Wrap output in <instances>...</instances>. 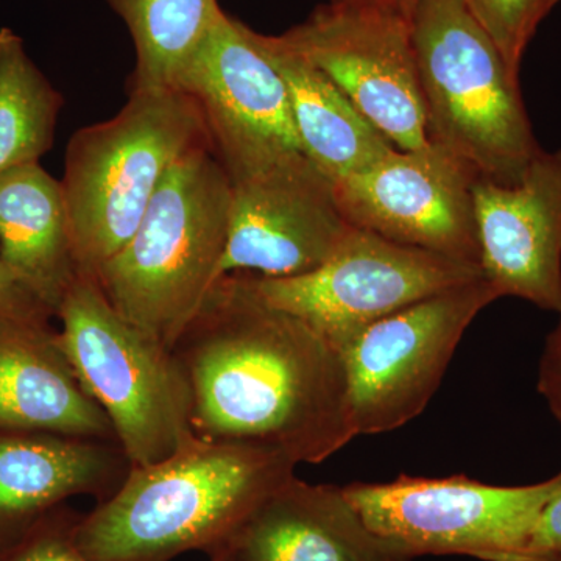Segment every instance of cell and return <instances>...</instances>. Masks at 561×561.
<instances>
[{
	"instance_id": "6da1fadb",
	"label": "cell",
	"mask_w": 561,
	"mask_h": 561,
	"mask_svg": "<svg viewBox=\"0 0 561 561\" xmlns=\"http://www.w3.org/2000/svg\"><path fill=\"white\" fill-rule=\"evenodd\" d=\"M201 440L251 446L319 465L357 437L341 350L272 305L256 275L214 284L172 348Z\"/></svg>"
},
{
	"instance_id": "7a4b0ae2",
	"label": "cell",
	"mask_w": 561,
	"mask_h": 561,
	"mask_svg": "<svg viewBox=\"0 0 561 561\" xmlns=\"http://www.w3.org/2000/svg\"><path fill=\"white\" fill-rule=\"evenodd\" d=\"M295 470L278 454L197 438L158 463L131 467L119 489L81 513L76 541L90 561L209 559Z\"/></svg>"
},
{
	"instance_id": "3957f363",
	"label": "cell",
	"mask_w": 561,
	"mask_h": 561,
	"mask_svg": "<svg viewBox=\"0 0 561 561\" xmlns=\"http://www.w3.org/2000/svg\"><path fill=\"white\" fill-rule=\"evenodd\" d=\"M231 180L209 142L171 169L138 230L92 278L135 327L172 348L220 276Z\"/></svg>"
},
{
	"instance_id": "277c9868",
	"label": "cell",
	"mask_w": 561,
	"mask_h": 561,
	"mask_svg": "<svg viewBox=\"0 0 561 561\" xmlns=\"http://www.w3.org/2000/svg\"><path fill=\"white\" fill-rule=\"evenodd\" d=\"M128 94L116 116L73 133L66 150L61 186L84 275L124 249L173 165L209 142L201 110L183 91Z\"/></svg>"
},
{
	"instance_id": "5b68a950",
	"label": "cell",
	"mask_w": 561,
	"mask_h": 561,
	"mask_svg": "<svg viewBox=\"0 0 561 561\" xmlns=\"http://www.w3.org/2000/svg\"><path fill=\"white\" fill-rule=\"evenodd\" d=\"M411 32L431 142L468 162L479 179L515 183L542 150L519 72L465 0H416Z\"/></svg>"
},
{
	"instance_id": "8992f818",
	"label": "cell",
	"mask_w": 561,
	"mask_h": 561,
	"mask_svg": "<svg viewBox=\"0 0 561 561\" xmlns=\"http://www.w3.org/2000/svg\"><path fill=\"white\" fill-rule=\"evenodd\" d=\"M55 317L73 371L108 416L131 467L158 463L197 440L175 354L122 317L92 276H77Z\"/></svg>"
},
{
	"instance_id": "52a82bcc",
	"label": "cell",
	"mask_w": 561,
	"mask_h": 561,
	"mask_svg": "<svg viewBox=\"0 0 561 561\" xmlns=\"http://www.w3.org/2000/svg\"><path fill=\"white\" fill-rule=\"evenodd\" d=\"M557 474L531 485L502 486L463 474L342 486L375 537L397 556H467L482 561H527L538 516Z\"/></svg>"
},
{
	"instance_id": "ba28073f",
	"label": "cell",
	"mask_w": 561,
	"mask_h": 561,
	"mask_svg": "<svg viewBox=\"0 0 561 561\" xmlns=\"http://www.w3.org/2000/svg\"><path fill=\"white\" fill-rule=\"evenodd\" d=\"M479 278L375 321L342 350L359 435L398 430L430 404L472 321L500 300Z\"/></svg>"
},
{
	"instance_id": "9c48e42d",
	"label": "cell",
	"mask_w": 561,
	"mask_h": 561,
	"mask_svg": "<svg viewBox=\"0 0 561 561\" xmlns=\"http://www.w3.org/2000/svg\"><path fill=\"white\" fill-rule=\"evenodd\" d=\"M483 278L481 267L387 241L351 227L319 268L295 278H262L272 305L300 317L342 350L375 321L442 291Z\"/></svg>"
},
{
	"instance_id": "30bf717a",
	"label": "cell",
	"mask_w": 561,
	"mask_h": 561,
	"mask_svg": "<svg viewBox=\"0 0 561 561\" xmlns=\"http://www.w3.org/2000/svg\"><path fill=\"white\" fill-rule=\"evenodd\" d=\"M275 38L324 73L394 149L431 142L408 16L330 2Z\"/></svg>"
},
{
	"instance_id": "8fae6325",
	"label": "cell",
	"mask_w": 561,
	"mask_h": 561,
	"mask_svg": "<svg viewBox=\"0 0 561 561\" xmlns=\"http://www.w3.org/2000/svg\"><path fill=\"white\" fill-rule=\"evenodd\" d=\"M201 110L231 181L302 153L286 83L241 21L224 16L175 83Z\"/></svg>"
},
{
	"instance_id": "7c38bea8",
	"label": "cell",
	"mask_w": 561,
	"mask_h": 561,
	"mask_svg": "<svg viewBox=\"0 0 561 561\" xmlns=\"http://www.w3.org/2000/svg\"><path fill=\"white\" fill-rule=\"evenodd\" d=\"M478 179L468 162L430 142L391 149L365 171L337 181L335 192L351 227L481 267Z\"/></svg>"
},
{
	"instance_id": "4fadbf2b",
	"label": "cell",
	"mask_w": 561,
	"mask_h": 561,
	"mask_svg": "<svg viewBox=\"0 0 561 561\" xmlns=\"http://www.w3.org/2000/svg\"><path fill=\"white\" fill-rule=\"evenodd\" d=\"M351 225L335 183L305 153L231 181L230 236L221 272L295 278L330 260Z\"/></svg>"
},
{
	"instance_id": "5bb4252c",
	"label": "cell",
	"mask_w": 561,
	"mask_h": 561,
	"mask_svg": "<svg viewBox=\"0 0 561 561\" xmlns=\"http://www.w3.org/2000/svg\"><path fill=\"white\" fill-rule=\"evenodd\" d=\"M483 278L501 298L561 312V149L541 150L515 183L478 179Z\"/></svg>"
},
{
	"instance_id": "9a60e30c",
	"label": "cell",
	"mask_w": 561,
	"mask_h": 561,
	"mask_svg": "<svg viewBox=\"0 0 561 561\" xmlns=\"http://www.w3.org/2000/svg\"><path fill=\"white\" fill-rule=\"evenodd\" d=\"M131 470L116 440L0 431V546L70 497H110Z\"/></svg>"
},
{
	"instance_id": "2e32d148",
	"label": "cell",
	"mask_w": 561,
	"mask_h": 561,
	"mask_svg": "<svg viewBox=\"0 0 561 561\" xmlns=\"http://www.w3.org/2000/svg\"><path fill=\"white\" fill-rule=\"evenodd\" d=\"M365 526L342 486L291 476L209 557L214 561H398Z\"/></svg>"
},
{
	"instance_id": "e0dca14e",
	"label": "cell",
	"mask_w": 561,
	"mask_h": 561,
	"mask_svg": "<svg viewBox=\"0 0 561 561\" xmlns=\"http://www.w3.org/2000/svg\"><path fill=\"white\" fill-rule=\"evenodd\" d=\"M0 431L116 440L50 321L0 319Z\"/></svg>"
},
{
	"instance_id": "ac0fdd59",
	"label": "cell",
	"mask_w": 561,
	"mask_h": 561,
	"mask_svg": "<svg viewBox=\"0 0 561 561\" xmlns=\"http://www.w3.org/2000/svg\"><path fill=\"white\" fill-rule=\"evenodd\" d=\"M0 256L14 279L57 316L80 271L61 181L39 162L0 173Z\"/></svg>"
},
{
	"instance_id": "d6986e66",
	"label": "cell",
	"mask_w": 561,
	"mask_h": 561,
	"mask_svg": "<svg viewBox=\"0 0 561 561\" xmlns=\"http://www.w3.org/2000/svg\"><path fill=\"white\" fill-rule=\"evenodd\" d=\"M249 33L286 83L302 153L334 183L365 171L394 149L319 69L284 49L275 36L251 28Z\"/></svg>"
},
{
	"instance_id": "ffe728a7",
	"label": "cell",
	"mask_w": 561,
	"mask_h": 561,
	"mask_svg": "<svg viewBox=\"0 0 561 561\" xmlns=\"http://www.w3.org/2000/svg\"><path fill=\"white\" fill-rule=\"evenodd\" d=\"M135 46L128 91L161 90L176 80L224 16L217 0H106Z\"/></svg>"
},
{
	"instance_id": "44dd1931",
	"label": "cell",
	"mask_w": 561,
	"mask_h": 561,
	"mask_svg": "<svg viewBox=\"0 0 561 561\" xmlns=\"http://www.w3.org/2000/svg\"><path fill=\"white\" fill-rule=\"evenodd\" d=\"M65 105L25 50L24 39L0 28V173L39 162L54 146Z\"/></svg>"
},
{
	"instance_id": "7402d4cb",
	"label": "cell",
	"mask_w": 561,
	"mask_h": 561,
	"mask_svg": "<svg viewBox=\"0 0 561 561\" xmlns=\"http://www.w3.org/2000/svg\"><path fill=\"white\" fill-rule=\"evenodd\" d=\"M465 2L516 72H519L524 54L541 22L556 9L552 0H465Z\"/></svg>"
},
{
	"instance_id": "603a6c76",
	"label": "cell",
	"mask_w": 561,
	"mask_h": 561,
	"mask_svg": "<svg viewBox=\"0 0 561 561\" xmlns=\"http://www.w3.org/2000/svg\"><path fill=\"white\" fill-rule=\"evenodd\" d=\"M81 513L55 508L7 546L2 561H90L76 541Z\"/></svg>"
},
{
	"instance_id": "cb8c5ba5",
	"label": "cell",
	"mask_w": 561,
	"mask_h": 561,
	"mask_svg": "<svg viewBox=\"0 0 561 561\" xmlns=\"http://www.w3.org/2000/svg\"><path fill=\"white\" fill-rule=\"evenodd\" d=\"M561 556V471L557 472L556 490L546 502L531 531L527 561H553Z\"/></svg>"
},
{
	"instance_id": "d4e9b609",
	"label": "cell",
	"mask_w": 561,
	"mask_h": 561,
	"mask_svg": "<svg viewBox=\"0 0 561 561\" xmlns=\"http://www.w3.org/2000/svg\"><path fill=\"white\" fill-rule=\"evenodd\" d=\"M537 389L561 427V312L556 328L546 337L538 367Z\"/></svg>"
},
{
	"instance_id": "484cf974",
	"label": "cell",
	"mask_w": 561,
	"mask_h": 561,
	"mask_svg": "<svg viewBox=\"0 0 561 561\" xmlns=\"http://www.w3.org/2000/svg\"><path fill=\"white\" fill-rule=\"evenodd\" d=\"M50 321L51 313L44 309L24 287L14 279L0 256V319Z\"/></svg>"
},
{
	"instance_id": "4316f807",
	"label": "cell",
	"mask_w": 561,
	"mask_h": 561,
	"mask_svg": "<svg viewBox=\"0 0 561 561\" xmlns=\"http://www.w3.org/2000/svg\"><path fill=\"white\" fill-rule=\"evenodd\" d=\"M331 2L351 3V5L376 7V9L397 11L411 20L416 0H331Z\"/></svg>"
},
{
	"instance_id": "83f0119b",
	"label": "cell",
	"mask_w": 561,
	"mask_h": 561,
	"mask_svg": "<svg viewBox=\"0 0 561 561\" xmlns=\"http://www.w3.org/2000/svg\"><path fill=\"white\" fill-rule=\"evenodd\" d=\"M7 546H0V561L3 560V552H5Z\"/></svg>"
},
{
	"instance_id": "f1b7e54d",
	"label": "cell",
	"mask_w": 561,
	"mask_h": 561,
	"mask_svg": "<svg viewBox=\"0 0 561 561\" xmlns=\"http://www.w3.org/2000/svg\"><path fill=\"white\" fill-rule=\"evenodd\" d=\"M552 2H553V5H557V3L560 2V0H552Z\"/></svg>"
},
{
	"instance_id": "f546056e",
	"label": "cell",
	"mask_w": 561,
	"mask_h": 561,
	"mask_svg": "<svg viewBox=\"0 0 561 561\" xmlns=\"http://www.w3.org/2000/svg\"><path fill=\"white\" fill-rule=\"evenodd\" d=\"M398 561H412L411 559H401V560H398Z\"/></svg>"
},
{
	"instance_id": "4dcf8cb0",
	"label": "cell",
	"mask_w": 561,
	"mask_h": 561,
	"mask_svg": "<svg viewBox=\"0 0 561 561\" xmlns=\"http://www.w3.org/2000/svg\"><path fill=\"white\" fill-rule=\"evenodd\" d=\"M553 561H561V556H560V557H557V559H556V560H553Z\"/></svg>"
},
{
	"instance_id": "1f68e13d",
	"label": "cell",
	"mask_w": 561,
	"mask_h": 561,
	"mask_svg": "<svg viewBox=\"0 0 561 561\" xmlns=\"http://www.w3.org/2000/svg\"><path fill=\"white\" fill-rule=\"evenodd\" d=\"M208 561H214V560H208Z\"/></svg>"
}]
</instances>
